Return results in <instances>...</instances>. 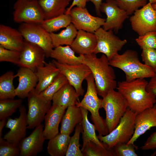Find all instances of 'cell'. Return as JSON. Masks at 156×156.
Segmentation results:
<instances>
[{"label": "cell", "instance_id": "cell-1", "mask_svg": "<svg viewBox=\"0 0 156 156\" xmlns=\"http://www.w3.org/2000/svg\"><path fill=\"white\" fill-rule=\"evenodd\" d=\"M148 83L142 78L117 83L118 91L126 100L128 107L137 114L153 107L156 103V96L146 90Z\"/></svg>", "mask_w": 156, "mask_h": 156}, {"label": "cell", "instance_id": "cell-2", "mask_svg": "<svg viewBox=\"0 0 156 156\" xmlns=\"http://www.w3.org/2000/svg\"><path fill=\"white\" fill-rule=\"evenodd\" d=\"M92 53L84 55L83 63L90 70L94 79L98 94L104 97L110 90L116 88L117 83L114 69L104 54L98 57Z\"/></svg>", "mask_w": 156, "mask_h": 156}, {"label": "cell", "instance_id": "cell-3", "mask_svg": "<svg viewBox=\"0 0 156 156\" xmlns=\"http://www.w3.org/2000/svg\"><path fill=\"white\" fill-rule=\"evenodd\" d=\"M109 63L112 67L124 72L127 81L151 78L156 73L151 68L140 62L137 51L131 49L126 50L121 54H117L109 60Z\"/></svg>", "mask_w": 156, "mask_h": 156}, {"label": "cell", "instance_id": "cell-4", "mask_svg": "<svg viewBox=\"0 0 156 156\" xmlns=\"http://www.w3.org/2000/svg\"><path fill=\"white\" fill-rule=\"evenodd\" d=\"M87 83V91L83 98L77 105L90 112L91 119L96 130L99 134L105 135L109 133L105 119L100 115L99 110L102 108V99L98 96L94 79L90 75L86 79Z\"/></svg>", "mask_w": 156, "mask_h": 156}, {"label": "cell", "instance_id": "cell-5", "mask_svg": "<svg viewBox=\"0 0 156 156\" xmlns=\"http://www.w3.org/2000/svg\"><path fill=\"white\" fill-rule=\"evenodd\" d=\"M137 115L128 107L116 127L106 135L99 134L98 138L109 149L119 144L127 143L134 132Z\"/></svg>", "mask_w": 156, "mask_h": 156}, {"label": "cell", "instance_id": "cell-6", "mask_svg": "<svg viewBox=\"0 0 156 156\" xmlns=\"http://www.w3.org/2000/svg\"><path fill=\"white\" fill-rule=\"evenodd\" d=\"M102 105L106 112L105 119L109 133L117 126L128 108V105L122 95L113 89L103 98Z\"/></svg>", "mask_w": 156, "mask_h": 156}, {"label": "cell", "instance_id": "cell-7", "mask_svg": "<svg viewBox=\"0 0 156 156\" xmlns=\"http://www.w3.org/2000/svg\"><path fill=\"white\" fill-rule=\"evenodd\" d=\"M18 30L25 40L39 46L44 50L46 57H50L54 48L50 33L40 24L22 23L20 25Z\"/></svg>", "mask_w": 156, "mask_h": 156}, {"label": "cell", "instance_id": "cell-8", "mask_svg": "<svg viewBox=\"0 0 156 156\" xmlns=\"http://www.w3.org/2000/svg\"><path fill=\"white\" fill-rule=\"evenodd\" d=\"M13 9V19L16 23L40 24L44 20L38 0H17Z\"/></svg>", "mask_w": 156, "mask_h": 156}, {"label": "cell", "instance_id": "cell-9", "mask_svg": "<svg viewBox=\"0 0 156 156\" xmlns=\"http://www.w3.org/2000/svg\"><path fill=\"white\" fill-rule=\"evenodd\" d=\"M28 110L27 114V129H34L44 120L45 116L51 107V101H48L38 93L35 88L27 97Z\"/></svg>", "mask_w": 156, "mask_h": 156}, {"label": "cell", "instance_id": "cell-10", "mask_svg": "<svg viewBox=\"0 0 156 156\" xmlns=\"http://www.w3.org/2000/svg\"><path fill=\"white\" fill-rule=\"evenodd\" d=\"M97 40L93 53H101L107 57L109 60L118 53L127 43L126 39L121 40L115 35L112 30L106 31L101 27L94 33Z\"/></svg>", "mask_w": 156, "mask_h": 156}, {"label": "cell", "instance_id": "cell-11", "mask_svg": "<svg viewBox=\"0 0 156 156\" xmlns=\"http://www.w3.org/2000/svg\"><path fill=\"white\" fill-rule=\"evenodd\" d=\"M133 14L129 21L132 29L139 36L156 31V10L152 4L148 2Z\"/></svg>", "mask_w": 156, "mask_h": 156}, {"label": "cell", "instance_id": "cell-12", "mask_svg": "<svg viewBox=\"0 0 156 156\" xmlns=\"http://www.w3.org/2000/svg\"><path fill=\"white\" fill-rule=\"evenodd\" d=\"M51 61L58 68L60 73L66 77L68 83L74 87L79 96H83L84 90L82 87V82L92 74L89 68L83 63L69 65L60 63L54 59Z\"/></svg>", "mask_w": 156, "mask_h": 156}, {"label": "cell", "instance_id": "cell-13", "mask_svg": "<svg viewBox=\"0 0 156 156\" xmlns=\"http://www.w3.org/2000/svg\"><path fill=\"white\" fill-rule=\"evenodd\" d=\"M68 14L70 16L71 23L78 30H81L94 33L103 25L106 20L92 15L86 8L73 7Z\"/></svg>", "mask_w": 156, "mask_h": 156}, {"label": "cell", "instance_id": "cell-14", "mask_svg": "<svg viewBox=\"0 0 156 156\" xmlns=\"http://www.w3.org/2000/svg\"><path fill=\"white\" fill-rule=\"evenodd\" d=\"M100 10L107 16L103 28L106 31L112 30L116 33L122 27L124 21L129 16L114 0H106L105 2H102Z\"/></svg>", "mask_w": 156, "mask_h": 156}, {"label": "cell", "instance_id": "cell-15", "mask_svg": "<svg viewBox=\"0 0 156 156\" xmlns=\"http://www.w3.org/2000/svg\"><path fill=\"white\" fill-rule=\"evenodd\" d=\"M19 109L20 114L18 117L14 119L9 118L8 119L5 127L9 129L10 130L3 138L4 139L17 146L25 137L27 129L26 109L22 105Z\"/></svg>", "mask_w": 156, "mask_h": 156}, {"label": "cell", "instance_id": "cell-16", "mask_svg": "<svg viewBox=\"0 0 156 156\" xmlns=\"http://www.w3.org/2000/svg\"><path fill=\"white\" fill-rule=\"evenodd\" d=\"M20 58L17 65L20 67L29 68L34 72L38 67L44 64L45 54L39 46L25 40Z\"/></svg>", "mask_w": 156, "mask_h": 156}, {"label": "cell", "instance_id": "cell-17", "mask_svg": "<svg viewBox=\"0 0 156 156\" xmlns=\"http://www.w3.org/2000/svg\"><path fill=\"white\" fill-rule=\"evenodd\" d=\"M44 128V125L41 124L35 128L29 136L21 141L18 145L20 156H36L42 151L45 140Z\"/></svg>", "mask_w": 156, "mask_h": 156}, {"label": "cell", "instance_id": "cell-18", "mask_svg": "<svg viewBox=\"0 0 156 156\" xmlns=\"http://www.w3.org/2000/svg\"><path fill=\"white\" fill-rule=\"evenodd\" d=\"M156 127V104L137 114L135 119L134 134L127 144H134L141 135L151 128Z\"/></svg>", "mask_w": 156, "mask_h": 156}, {"label": "cell", "instance_id": "cell-19", "mask_svg": "<svg viewBox=\"0 0 156 156\" xmlns=\"http://www.w3.org/2000/svg\"><path fill=\"white\" fill-rule=\"evenodd\" d=\"M15 76L18 77V86L15 89L16 95L20 99H25L35 88L38 82V78L35 72L23 67H20Z\"/></svg>", "mask_w": 156, "mask_h": 156}, {"label": "cell", "instance_id": "cell-20", "mask_svg": "<svg viewBox=\"0 0 156 156\" xmlns=\"http://www.w3.org/2000/svg\"><path fill=\"white\" fill-rule=\"evenodd\" d=\"M67 107L52 105L44 118V125L43 131L45 140H50L59 133V125Z\"/></svg>", "mask_w": 156, "mask_h": 156}, {"label": "cell", "instance_id": "cell-21", "mask_svg": "<svg viewBox=\"0 0 156 156\" xmlns=\"http://www.w3.org/2000/svg\"><path fill=\"white\" fill-rule=\"evenodd\" d=\"M25 40L18 30L3 25H0V45L10 50L21 52Z\"/></svg>", "mask_w": 156, "mask_h": 156}, {"label": "cell", "instance_id": "cell-22", "mask_svg": "<svg viewBox=\"0 0 156 156\" xmlns=\"http://www.w3.org/2000/svg\"><path fill=\"white\" fill-rule=\"evenodd\" d=\"M97 42L94 33L80 30L70 46L75 53L84 55L93 53Z\"/></svg>", "mask_w": 156, "mask_h": 156}, {"label": "cell", "instance_id": "cell-23", "mask_svg": "<svg viewBox=\"0 0 156 156\" xmlns=\"http://www.w3.org/2000/svg\"><path fill=\"white\" fill-rule=\"evenodd\" d=\"M38 82L35 88L38 94L47 88L60 74L58 68L51 61L38 67L35 72Z\"/></svg>", "mask_w": 156, "mask_h": 156}, {"label": "cell", "instance_id": "cell-24", "mask_svg": "<svg viewBox=\"0 0 156 156\" xmlns=\"http://www.w3.org/2000/svg\"><path fill=\"white\" fill-rule=\"evenodd\" d=\"M82 119L80 107L76 105L68 107L61 120L60 132L70 135Z\"/></svg>", "mask_w": 156, "mask_h": 156}, {"label": "cell", "instance_id": "cell-25", "mask_svg": "<svg viewBox=\"0 0 156 156\" xmlns=\"http://www.w3.org/2000/svg\"><path fill=\"white\" fill-rule=\"evenodd\" d=\"M75 53L70 45L59 46L54 48L50 57L63 64L75 65L83 63L84 55L77 56Z\"/></svg>", "mask_w": 156, "mask_h": 156}, {"label": "cell", "instance_id": "cell-26", "mask_svg": "<svg viewBox=\"0 0 156 156\" xmlns=\"http://www.w3.org/2000/svg\"><path fill=\"white\" fill-rule=\"evenodd\" d=\"M79 96L75 88L68 82L61 88L53 96L52 105L68 107L77 105Z\"/></svg>", "mask_w": 156, "mask_h": 156}, {"label": "cell", "instance_id": "cell-27", "mask_svg": "<svg viewBox=\"0 0 156 156\" xmlns=\"http://www.w3.org/2000/svg\"><path fill=\"white\" fill-rule=\"evenodd\" d=\"M71 0H38L44 20L53 18L65 13Z\"/></svg>", "mask_w": 156, "mask_h": 156}, {"label": "cell", "instance_id": "cell-28", "mask_svg": "<svg viewBox=\"0 0 156 156\" xmlns=\"http://www.w3.org/2000/svg\"><path fill=\"white\" fill-rule=\"evenodd\" d=\"M80 107L82 115L81 124L83 128L82 132L83 144L81 151H82L87 143L90 141L102 147H106L103 143L99 140L96 135L94 125L89 121L88 117V111L82 107Z\"/></svg>", "mask_w": 156, "mask_h": 156}, {"label": "cell", "instance_id": "cell-29", "mask_svg": "<svg viewBox=\"0 0 156 156\" xmlns=\"http://www.w3.org/2000/svg\"><path fill=\"white\" fill-rule=\"evenodd\" d=\"M70 137V135L59 133L49 140L47 151L51 156H64L66 155Z\"/></svg>", "mask_w": 156, "mask_h": 156}, {"label": "cell", "instance_id": "cell-30", "mask_svg": "<svg viewBox=\"0 0 156 156\" xmlns=\"http://www.w3.org/2000/svg\"><path fill=\"white\" fill-rule=\"evenodd\" d=\"M78 31L71 23L58 33H50L54 48L63 45L70 46L76 36Z\"/></svg>", "mask_w": 156, "mask_h": 156}, {"label": "cell", "instance_id": "cell-31", "mask_svg": "<svg viewBox=\"0 0 156 156\" xmlns=\"http://www.w3.org/2000/svg\"><path fill=\"white\" fill-rule=\"evenodd\" d=\"M13 72L8 71L0 77V100L14 99L16 96L13 81L16 78Z\"/></svg>", "mask_w": 156, "mask_h": 156}, {"label": "cell", "instance_id": "cell-32", "mask_svg": "<svg viewBox=\"0 0 156 156\" xmlns=\"http://www.w3.org/2000/svg\"><path fill=\"white\" fill-rule=\"evenodd\" d=\"M71 23L69 14H64L50 19L44 20L40 24L49 33H54L61 28H66Z\"/></svg>", "mask_w": 156, "mask_h": 156}, {"label": "cell", "instance_id": "cell-33", "mask_svg": "<svg viewBox=\"0 0 156 156\" xmlns=\"http://www.w3.org/2000/svg\"><path fill=\"white\" fill-rule=\"evenodd\" d=\"M22 99L0 100V120L11 116L22 105Z\"/></svg>", "mask_w": 156, "mask_h": 156}, {"label": "cell", "instance_id": "cell-34", "mask_svg": "<svg viewBox=\"0 0 156 156\" xmlns=\"http://www.w3.org/2000/svg\"><path fill=\"white\" fill-rule=\"evenodd\" d=\"M82 131L81 123L78 124L75 127L74 135L70 137L66 156H83L80 148L81 146L79 143L80 135Z\"/></svg>", "mask_w": 156, "mask_h": 156}, {"label": "cell", "instance_id": "cell-35", "mask_svg": "<svg viewBox=\"0 0 156 156\" xmlns=\"http://www.w3.org/2000/svg\"><path fill=\"white\" fill-rule=\"evenodd\" d=\"M83 156H116L113 149L103 147L89 141L82 151Z\"/></svg>", "mask_w": 156, "mask_h": 156}, {"label": "cell", "instance_id": "cell-36", "mask_svg": "<svg viewBox=\"0 0 156 156\" xmlns=\"http://www.w3.org/2000/svg\"><path fill=\"white\" fill-rule=\"evenodd\" d=\"M68 82L66 77L60 73L49 86L39 94L46 100L51 101L54 95Z\"/></svg>", "mask_w": 156, "mask_h": 156}, {"label": "cell", "instance_id": "cell-37", "mask_svg": "<svg viewBox=\"0 0 156 156\" xmlns=\"http://www.w3.org/2000/svg\"><path fill=\"white\" fill-rule=\"evenodd\" d=\"M118 5L129 15L146 5L148 0H114Z\"/></svg>", "mask_w": 156, "mask_h": 156}, {"label": "cell", "instance_id": "cell-38", "mask_svg": "<svg viewBox=\"0 0 156 156\" xmlns=\"http://www.w3.org/2000/svg\"><path fill=\"white\" fill-rule=\"evenodd\" d=\"M135 40L142 49H156V31L149 32L143 35L139 36Z\"/></svg>", "mask_w": 156, "mask_h": 156}, {"label": "cell", "instance_id": "cell-39", "mask_svg": "<svg viewBox=\"0 0 156 156\" xmlns=\"http://www.w3.org/2000/svg\"><path fill=\"white\" fill-rule=\"evenodd\" d=\"M21 52L5 49L0 45V62H8L18 65Z\"/></svg>", "mask_w": 156, "mask_h": 156}, {"label": "cell", "instance_id": "cell-40", "mask_svg": "<svg viewBox=\"0 0 156 156\" xmlns=\"http://www.w3.org/2000/svg\"><path fill=\"white\" fill-rule=\"evenodd\" d=\"M113 149L116 156H137L135 151L137 147L134 144H127V143L117 144Z\"/></svg>", "mask_w": 156, "mask_h": 156}, {"label": "cell", "instance_id": "cell-41", "mask_svg": "<svg viewBox=\"0 0 156 156\" xmlns=\"http://www.w3.org/2000/svg\"><path fill=\"white\" fill-rule=\"evenodd\" d=\"M20 153L18 146L0 138V156H16Z\"/></svg>", "mask_w": 156, "mask_h": 156}, {"label": "cell", "instance_id": "cell-42", "mask_svg": "<svg viewBox=\"0 0 156 156\" xmlns=\"http://www.w3.org/2000/svg\"><path fill=\"white\" fill-rule=\"evenodd\" d=\"M142 50L141 56L142 61L156 73V49H146Z\"/></svg>", "mask_w": 156, "mask_h": 156}, {"label": "cell", "instance_id": "cell-43", "mask_svg": "<svg viewBox=\"0 0 156 156\" xmlns=\"http://www.w3.org/2000/svg\"><path fill=\"white\" fill-rule=\"evenodd\" d=\"M141 148L143 150L156 149V131L150 135ZM156 155V150L151 156H154Z\"/></svg>", "mask_w": 156, "mask_h": 156}, {"label": "cell", "instance_id": "cell-44", "mask_svg": "<svg viewBox=\"0 0 156 156\" xmlns=\"http://www.w3.org/2000/svg\"><path fill=\"white\" fill-rule=\"evenodd\" d=\"M147 91L151 92L156 96V73L151 78L146 87Z\"/></svg>", "mask_w": 156, "mask_h": 156}, {"label": "cell", "instance_id": "cell-45", "mask_svg": "<svg viewBox=\"0 0 156 156\" xmlns=\"http://www.w3.org/2000/svg\"><path fill=\"white\" fill-rule=\"evenodd\" d=\"M87 0H73L71 4L66 9L65 14H68L70 10L75 6L86 8Z\"/></svg>", "mask_w": 156, "mask_h": 156}, {"label": "cell", "instance_id": "cell-46", "mask_svg": "<svg viewBox=\"0 0 156 156\" xmlns=\"http://www.w3.org/2000/svg\"><path fill=\"white\" fill-rule=\"evenodd\" d=\"M103 0H87V1H90L94 5L96 13L99 16H101V15L100 8Z\"/></svg>", "mask_w": 156, "mask_h": 156}, {"label": "cell", "instance_id": "cell-47", "mask_svg": "<svg viewBox=\"0 0 156 156\" xmlns=\"http://www.w3.org/2000/svg\"><path fill=\"white\" fill-rule=\"evenodd\" d=\"M6 119L0 120V138H2V130L6 123Z\"/></svg>", "mask_w": 156, "mask_h": 156}, {"label": "cell", "instance_id": "cell-48", "mask_svg": "<svg viewBox=\"0 0 156 156\" xmlns=\"http://www.w3.org/2000/svg\"><path fill=\"white\" fill-rule=\"evenodd\" d=\"M149 2L152 4L156 3V0H149Z\"/></svg>", "mask_w": 156, "mask_h": 156}, {"label": "cell", "instance_id": "cell-49", "mask_svg": "<svg viewBox=\"0 0 156 156\" xmlns=\"http://www.w3.org/2000/svg\"><path fill=\"white\" fill-rule=\"evenodd\" d=\"M152 6L154 9L156 10V3L152 4Z\"/></svg>", "mask_w": 156, "mask_h": 156}, {"label": "cell", "instance_id": "cell-50", "mask_svg": "<svg viewBox=\"0 0 156 156\" xmlns=\"http://www.w3.org/2000/svg\"></svg>", "mask_w": 156, "mask_h": 156}]
</instances>
